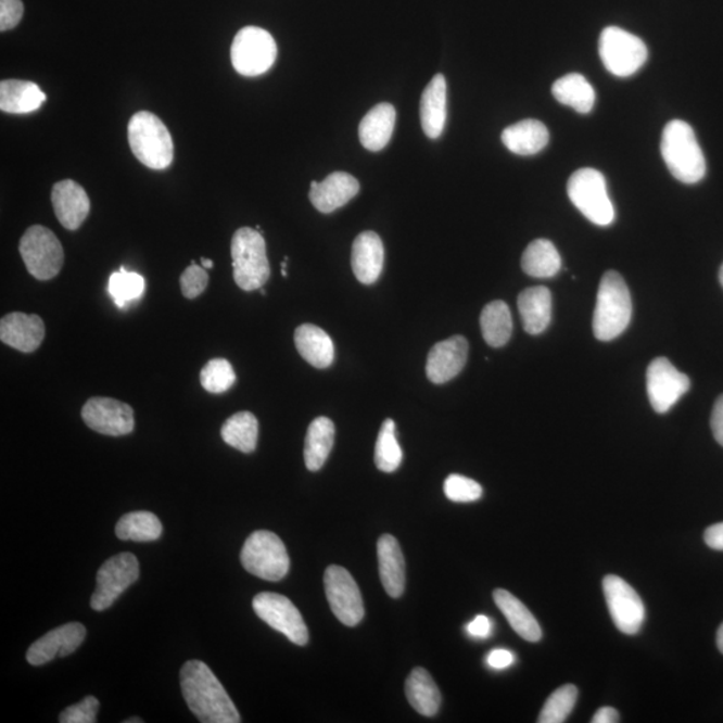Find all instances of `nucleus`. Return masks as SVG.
Returning <instances> with one entry per match:
<instances>
[{"label": "nucleus", "mask_w": 723, "mask_h": 723, "mask_svg": "<svg viewBox=\"0 0 723 723\" xmlns=\"http://www.w3.org/2000/svg\"><path fill=\"white\" fill-rule=\"evenodd\" d=\"M183 699L203 723H239L237 706L217 676L204 662L189 661L180 673Z\"/></svg>", "instance_id": "obj_1"}, {"label": "nucleus", "mask_w": 723, "mask_h": 723, "mask_svg": "<svg viewBox=\"0 0 723 723\" xmlns=\"http://www.w3.org/2000/svg\"><path fill=\"white\" fill-rule=\"evenodd\" d=\"M647 394L654 410L663 415L690 389V380L668 358L654 359L647 369Z\"/></svg>", "instance_id": "obj_15"}, {"label": "nucleus", "mask_w": 723, "mask_h": 723, "mask_svg": "<svg viewBox=\"0 0 723 723\" xmlns=\"http://www.w3.org/2000/svg\"><path fill=\"white\" fill-rule=\"evenodd\" d=\"M378 565L384 589L397 599L405 591V559L397 538L383 535L378 541Z\"/></svg>", "instance_id": "obj_24"}, {"label": "nucleus", "mask_w": 723, "mask_h": 723, "mask_svg": "<svg viewBox=\"0 0 723 723\" xmlns=\"http://www.w3.org/2000/svg\"><path fill=\"white\" fill-rule=\"evenodd\" d=\"M469 344L461 335L435 343L428 355L427 376L435 384L446 383L462 371L468 360Z\"/></svg>", "instance_id": "obj_18"}, {"label": "nucleus", "mask_w": 723, "mask_h": 723, "mask_svg": "<svg viewBox=\"0 0 723 723\" xmlns=\"http://www.w3.org/2000/svg\"><path fill=\"white\" fill-rule=\"evenodd\" d=\"M705 543L711 549L723 550V522L708 528L705 532Z\"/></svg>", "instance_id": "obj_49"}, {"label": "nucleus", "mask_w": 723, "mask_h": 723, "mask_svg": "<svg viewBox=\"0 0 723 723\" xmlns=\"http://www.w3.org/2000/svg\"><path fill=\"white\" fill-rule=\"evenodd\" d=\"M599 54L602 65L612 76L627 78L645 65L647 46L634 34L610 26L601 31Z\"/></svg>", "instance_id": "obj_8"}, {"label": "nucleus", "mask_w": 723, "mask_h": 723, "mask_svg": "<svg viewBox=\"0 0 723 723\" xmlns=\"http://www.w3.org/2000/svg\"><path fill=\"white\" fill-rule=\"evenodd\" d=\"M568 196L591 223L607 227L616 219V210L607 192L605 176L599 170L583 168L570 177Z\"/></svg>", "instance_id": "obj_7"}, {"label": "nucleus", "mask_w": 723, "mask_h": 723, "mask_svg": "<svg viewBox=\"0 0 723 723\" xmlns=\"http://www.w3.org/2000/svg\"><path fill=\"white\" fill-rule=\"evenodd\" d=\"M83 420L94 432L112 437L130 434L135 430L134 409L113 398H90L84 406Z\"/></svg>", "instance_id": "obj_16"}, {"label": "nucleus", "mask_w": 723, "mask_h": 723, "mask_svg": "<svg viewBox=\"0 0 723 723\" xmlns=\"http://www.w3.org/2000/svg\"><path fill=\"white\" fill-rule=\"evenodd\" d=\"M631 317L633 302L622 275L616 271L606 272L600 281L594 314L593 329L596 340H616L627 329Z\"/></svg>", "instance_id": "obj_3"}, {"label": "nucleus", "mask_w": 723, "mask_h": 723, "mask_svg": "<svg viewBox=\"0 0 723 723\" xmlns=\"http://www.w3.org/2000/svg\"><path fill=\"white\" fill-rule=\"evenodd\" d=\"M334 422L327 417H318L309 424L304 442V462L312 472L324 468L334 446Z\"/></svg>", "instance_id": "obj_30"}, {"label": "nucleus", "mask_w": 723, "mask_h": 723, "mask_svg": "<svg viewBox=\"0 0 723 723\" xmlns=\"http://www.w3.org/2000/svg\"><path fill=\"white\" fill-rule=\"evenodd\" d=\"M518 306L528 334L538 335L548 329L553 319V294L547 287H530L522 291Z\"/></svg>", "instance_id": "obj_23"}, {"label": "nucleus", "mask_w": 723, "mask_h": 723, "mask_svg": "<svg viewBox=\"0 0 723 723\" xmlns=\"http://www.w3.org/2000/svg\"><path fill=\"white\" fill-rule=\"evenodd\" d=\"M23 11L22 0H0V30L9 31L18 26Z\"/></svg>", "instance_id": "obj_45"}, {"label": "nucleus", "mask_w": 723, "mask_h": 723, "mask_svg": "<svg viewBox=\"0 0 723 723\" xmlns=\"http://www.w3.org/2000/svg\"><path fill=\"white\" fill-rule=\"evenodd\" d=\"M602 591L618 630L627 635L638 633L645 622V606L636 591L616 575L602 579Z\"/></svg>", "instance_id": "obj_14"}, {"label": "nucleus", "mask_w": 723, "mask_h": 723, "mask_svg": "<svg viewBox=\"0 0 723 723\" xmlns=\"http://www.w3.org/2000/svg\"><path fill=\"white\" fill-rule=\"evenodd\" d=\"M553 94L562 105L578 113L587 114L593 111L596 94L593 86L582 74L572 73L559 78L553 85Z\"/></svg>", "instance_id": "obj_34"}, {"label": "nucleus", "mask_w": 723, "mask_h": 723, "mask_svg": "<svg viewBox=\"0 0 723 723\" xmlns=\"http://www.w3.org/2000/svg\"><path fill=\"white\" fill-rule=\"evenodd\" d=\"M493 599H495L496 606L500 608L503 616L507 618L510 627H512L522 639L532 643L542 639L543 633L541 625H538L535 617L532 616V612L528 610L516 596L508 593V591L498 588L493 593Z\"/></svg>", "instance_id": "obj_31"}, {"label": "nucleus", "mask_w": 723, "mask_h": 723, "mask_svg": "<svg viewBox=\"0 0 723 723\" xmlns=\"http://www.w3.org/2000/svg\"><path fill=\"white\" fill-rule=\"evenodd\" d=\"M200 382L206 392L223 394L237 382V375L227 359H211L200 372Z\"/></svg>", "instance_id": "obj_41"}, {"label": "nucleus", "mask_w": 723, "mask_h": 723, "mask_svg": "<svg viewBox=\"0 0 723 723\" xmlns=\"http://www.w3.org/2000/svg\"><path fill=\"white\" fill-rule=\"evenodd\" d=\"M256 616L269 627L279 631L297 646H306L308 630L302 613L289 598L274 593H262L252 600Z\"/></svg>", "instance_id": "obj_12"}, {"label": "nucleus", "mask_w": 723, "mask_h": 723, "mask_svg": "<svg viewBox=\"0 0 723 723\" xmlns=\"http://www.w3.org/2000/svg\"><path fill=\"white\" fill-rule=\"evenodd\" d=\"M259 437V422L250 411L229 417L221 428V439L227 445L243 453L255 452Z\"/></svg>", "instance_id": "obj_36"}, {"label": "nucleus", "mask_w": 723, "mask_h": 723, "mask_svg": "<svg viewBox=\"0 0 723 723\" xmlns=\"http://www.w3.org/2000/svg\"><path fill=\"white\" fill-rule=\"evenodd\" d=\"M278 46L264 28L246 26L234 37L231 60L234 71L244 77H257L267 73L277 61Z\"/></svg>", "instance_id": "obj_9"}, {"label": "nucleus", "mask_w": 723, "mask_h": 723, "mask_svg": "<svg viewBox=\"0 0 723 723\" xmlns=\"http://www.w3.org/2000/svg\"><path fill=\"white\" fill-rule=\"evenodd\" d=\"M45 334V324L38 315L11 313L0 320V340L21 353L36 352Z\"/></svg>", "instance_id": "obj_20"}, {"label": "nucleus", "mask_w": 723, "mask_h": 723, "mask_svg": "<svg viewBox=\"0 0 723 723\" xmlns=\"http://www.w3.org/2000/svg\"><path fill=\"white\" fill-rule=\"evenodd\" d=\"M446 79L442 74L434 76L421 97L420 117L423 134L435 140L442 135L446 123Z\"/></svg>", "instance_id": "obj_25"}, {"label": "nucleus", "mask_w": 723, "mask_h": 723, "mask_svg": "<svg viewBox=\"0 0 723 723\" xmlns=\"http://www.w3.org/2000/svg\"><path fill=\"white\" fill-rule=\"evenodd\" d=\"M402 449L395 435V422L388 418L382 423L376 444L375 461L377 468L384 473H393L401 467Z\"/></svg>", "instance_id": "obj_38"}, {"label": "nucleus", "mask_w": 723, "mask_h": 723, "mask_svg": "<svg viewBox=\"0 0 723 723\" xmlns=\"http://www.w3.org/2000/svg\"><path fill=\"white\" fill-rule=\"evenodd\" d=\"M720 281H721V284L723 287V264H722V267L720 269Z\"/></svg>", "instance_id": "obj_54"}, {"label": "nucleus", "mask_w": 723, "mask_h": 723, "mask_svg": "<svg viewBox=\"0 0 723 723\" xmlns=\"http://www.w3.org/2000/svg\"><path fill=\"white\" fill-rule=\"evenodd\" d=\"M621 721V716H619V713L616 709L613 708H601L598 711H596L593 723H617Z\"/></svg>", "instance_id": "obj_50"}, {"label": "nucleus", "mask_w": 723, "mask_h": 723, "mask_svg": "<svg viewBox=\"0 0 723 723\" xmlns=\"http://www.w3.org/2000/svg\"><path fill=\"white\" fill-rule=\"evenodd\" d=\"M20 252L27 271L38 280L55 278L65 261L61 241L43 226L27 229L21 239Z\"/></svg>", "instance_id": "obj_10"}, {"label": "nucleus", "mask_w": 723, "mask_h": 723, "mask_svg": "<svg viewBox=\"0 0 723 723\" xmlns=\"http://www.w3.org/2000/svg\"><path fill=\"white\" fill-rule=\"evenodd\" d=\"M711 430L714 439L723 446V394L715 401L713 413H711Z\"/></svg>", "instance_id": "obj_48"}, {"label": "nucleus", "mask_w": 723, "mask_h": 723, "mask_svg": "<svg viewBox=\"0 0 723 723\" xmlns=\"http://www.w3.org/2000/svg\"><path fill=\"white\" fill-rule=\"evenodd\" d=\"M85 638L84 624L77 622L63 624L33 643L26 654L27 662L33 665H42L53 661L56 657L71 656L83 645Z\"/></svg>", "instance_id": "obj_17"}, {"label": "nucleus", "mask_w": 723, "mask_h": 723, "mask_svg": "<svg viewBox=\"0 0 723 723\" xmlns=\"http://www.w3.org/2000/svg\"><path fill=\"white\" fill-rule=\"evenodd\" d=\"M145 289V279L140 274L129 272L124 267H120L119 271L113 272L109 279V294L112 295V300L118 308H124L129 302L140 300Z\"/></svg>", "instance_id": "obj_39"}, {"label": "nucleus", "mask_w": 723, "mask_h": 723, "mask_svg": "<svg viewBox=\"0 0 723 723\" xmlns=\"http://www.w3.org/2000/svg\"><path fill=\"white\" fill-rule=\"evenodd\" d=\"M163 533V524L151 512H130L123 516L116 525V535L120 541L137 543L154 542Z\"/></svg>", "instance_id": "obj_37"}, {"label": "nucleus", "mask_w": 723, "mask_h": 723, "mask_svg": "<svg viewBox=\"0 0 723 723\" xmlns=\"http://www.w3.org/2000/svg\"><path fill=\"white\" fill-rule=\"evenodd\" d=\"M56 219L68 231H77L90 212V199L85 189L73 180L56 182L51 191Z\"/></svg>", "instance_id": "obj_19"}, {"label": "nucleus", "mask_w": 723, "mask_h": 723, "mask_svg": "<svg viewBox=\"0 0 723 723\" xmlns=\"http://www.w3.org/2000/svg\"><path fill=\"white\" fill-rule=\"evenodd\" d=\"M100 710L99 699L86 697L83 702L68 706L60 715L61 723H96Z\"/></svg>", "instance_id": "obj_43"}, {"label": "nucleus", "mask_w": 723, "mask_h": 723, "mask_svg": "<svg viewBox=\"0 0 723 723\" xmlns=\"http://www.w3.org/2000/svg\"><path fill=\"white\" fill-rule=\"evenodd\" d=\"M515 662V656L508 650H503V648H497L490 652V656L486 657V663L491 665L492 669L503 670L509 668Z\"/></svg>", "instance_id": "obj_47"}, {"label": "nucleus", "mask_w": 723, "mask_h": 723, "mask_svg": "<svg viewBox=\"0 0 723 723\" xmlns=\"http://www.w3.org/2000/svg\"><path fill=\"white\" fill-rule=\"evenodd\" d=\"M128 140L131 152L148 168H168L175 157L174 140L163 120L151 112H139L130 118Z\"/></svg>", "instance_id": "obj_4"}, {"label": "nucleus", "mask_w": 723, "mask_h": 723, "mask_svg": "<svg viewBox=\"0 0 723 723\" xmlns=\"http://www.w3.org/2000/svg\"><path fill=\"white\" fill-rule=\"evenodd\" d=\"M142 720L139 719H131V720H126L125 723H142Z\"/></svg>", "instance_id": "obj_53"}, {"label": "nucleus", "mask_w": 723, "mask_h": 723, "mask_svg": "<svg viewBox=\"0 0 723 723\" xmlns=\"http://www.w3.org/2000/svg\"><path fill=\"white\" fill-rule=\"evenodd\" d=\"M716 646H719L720 651L723 654V623L716 633Z\"/></svg>", "instance_id": "obj_51"}, {"label": "nucleus", "mask_w": 723, "mask_h": 723, "mask_svg": "<svg viewBox=\"0 0 723 723\" xmlns=\"http://www.w3.org/2000/svg\"><path fill=\"white\" fill-rule=\"evenodd\" d=\"M482 337L490 346L503 347L512 337L513 321L508 304L495 301L486 304L480 318Z\"/></svg>", "instance_id": "obj_35"}, {"label": "nucleus", "mask_w": 723, "mask_h": 723, "mask_svg": "<svg viewBox=\"0 0 723 723\" xmlns=\"http://www.w3.org/2000/svg\"><path fill=\"white\" fill-rule=\"evenodd\" d=\"M493 623L490 618L479 616L467 625V633L473 638L486 639L492 635Z\"/></svg>", "instance_id": "obj_46"}, {"label": "nucleus", "mask_w": 723, "mask_h": 723, "mask_svg": "<svg viewBox=\"0 0 723 723\" xmlns=\"http://www.w3.org/2000/svg\"><path fill=\"white\" fill-rule=\"evenodd\" d=\"M327 600L338 621L354 627L365 617L364 600L357 582L346 568L330 566L325 572Z\"/></svg>", "instance_id": "obj_13"}, {"label": "nucleus", "mask_w": 723, "mask_h": 723, "mask_svg": "<svg viewBox=\"0 0 723 723\" xmlns=\"http://www.w3.org/2000/svg\"><path fill=\"white\" fill-rule=\"evenodd\" d=\"M444 492L453 503H473L480 500L482 496L479 482L460 474H451L445 480Z\"/></svg>", "instance_id": "obj_42"}, {"label": "nucleus", "mask_w": 723, "mask_h": 723, "mask_svg": "<svg viewBox=\"0 0 723 723\" xmlns=\"http://www.w3.org/2000/svg\"><path fill=\"white\" fill-rule=\"evenodd\" d=\"M48 97L30 80L8 79L0 83V111L26 114L38 111Z\"/></svg>", "instance_id": "obj_27"}, {"label": "nucleus", "mask_w": 723, "mask_h": 723, "mask_svg": "<svg viewBox=\"0 0 723 723\" xmlns=\"http://www.w3.org/2000/svg\"><path fill=\"white\" fill-rule=\"evenodd\" d=\"M295 346L302 358L317 369H327L335 358L331 338L320 327L302 325L295 330Z\"/></svg>", "instance_id": "obj_29"}, {"label": "nucleus", "mask_w": 723, "mask_h": 723, "mask_svg": "<svg viewBox=\"0 0 723 723\" xmlns=\"http://www.w3.org/2000/svg\"><path fill=\"white\" fill-rule=\"evenodd\" d=\"M140 576L139 560L125 553L113 556L103 562L97 573V588L91 596L90 607L94 611H105Z\"/></svg>", "instance_id": "obj_11"}, {"label": "nucleus", "mask_w": 723, "mask_h": 723, "mask_svg": "<svg viewBox=\"0 0 723 723\" xmlns=\"http://www.w3.org/2000/svg\"><path fill=\"white\" fill-rule=\"evenodd\" d=\"M233 279L243 291L261 290L267 283L269 268L266 241L257 229L240 228L231 243Z\"/></svg>", "instance_id": "obj_5"}, {"label": "nucleus", "mask_w": 723, "mask_h": 723, "mask_svg": "<svg viewBox=\"0 0 723 723\" xmlns=\"http://www.w3.org/2000/svg\"><path fill=\"white\" fill-rule=\"evenodd\" d=\"M661 152L670 174L683 183H697L706 175V160L696 134L685 120H670L663 129Z\"/></svg>", "instance_id": "obj_2"}, {"label": "nucleus", "mask_w": 723, "mask_h": 723, "mask_svg": "<svg viewBox=\"0 0 723 723\" xmlns=\"http://www.w3.org/2000/svg\"><path fill=\"white\" fill-rule=\"evenodd\" d=\"M384 262V249L376 232L366 231L354 240L352 267L362 284H375L380 279Z\"/></svg>", "instance_id": "obj_22"}, {"label": "nucleus", "mask_w": 723, "mask_h": 723, "mask_svg": "<svg viewBox=\"0 0 723 723\" xmlns=\"http://www.w3.org/2000/svg\"><path fill=\"white\" fill-rule=\"evenodd\" d=\"M522 271L532 278L556 277L561 268V257L549 240L537 239L527 246L521 257Z\"/></svg>", "instance_id": "obj_33"}, {"label": "nucleus", "mask_w": 723, "mask_h": 723, "mask_svg": "<svg viewBox=\"0 0 723 723\" xmlns=\"http://www.w3.org/2000/svg\"><path fill=\"white\" fill-rule=\"evenodd\" d=\"M210 277L204 267L198 266L192 262L186 271L182 272L180 278L182 295L187 300H194L200 296L208 286Z\"/></svg>", "instance_id": "obj_44"}, {"label": "nucleus", "mask_w": 723, "mask_h": 723, "mask_svg": "<svg viewBox=\"0 0 723 723\" xmlns=\"http://www.w3.org/2000/svg\"><path fill=\"white\" fill-rule=\"evenodd\" d=\"M359 189V182L354 176L335 172L327 176L325 181H312L309 200L321 214H332L357 196Z\"/></svg>", "instance_id": "obj_21"}, {"label": "nucleus", "mask_w": 723, "mask_h": 723, "mask_svg": "<svg viewBox=\"0 0 723 723\" xmlns=\"http://www.w3.org/2000/svg\"><path fill=\"white\" fill-rule=\"evenodd\" d=\"M395 126V109L380 103L366 114L359 124V140L367 151L380 152L392 139Z\"/></svg>", "instance_id": "obj_28"}, {"label": "nucleus", "mask_w": 723, "mask_h": 723, "mask_svg": "<svg viewBox=\"0 0 723 723\" xmlns=\"http://www.w3.org/2000/svg\"><path fill=\"white\" fill-rule=\"evenodd\" d=\"M578 701V688L573 685H565L550 694L548 701L545 702L537 722L541 723H562L571 714Z\"/></svg>", "instance_id": "obj_40"}, {"label": "nucleus", "mask_w": 723, "mask_h": 723, "mask_svg": "<svg viewBox=\"0 0 723 723\" xmlns=\"http://www.w3.org/2000/svg\"><path fill=\"white\" fill-rule=\"evenodd\" d=\"M405 690L407 701L418 713L424 716H433L439 713L441 693L429 671L422 668L413 670L406 681Z\"/></svg>", "instance_id": "obj_32"}, {"label": "nucleus", "mask_w": 723, "mask_h": 723, "mask_svg": "<svg viewBox=\"0 0 723 723\" xmlns=\"http://www.w3.org/2000/svg\"><path fill=\"white\" fill-rule=\"evenodd\" d=\"M201 266H203L205 269H212L214 268V262L211 259H205V257H201Z\"/></svg>", "instance_id": "obj_52"}, {"label": "nucleus", "mask_w": 723, "mask_h": 723, "mask_svg": "<svg viewBox=\"0 0 723 723\" xmlns=\"http://www.w3.org/2000/svg\"><path fill=\"white\" fill-rule=\"evenodd\" d=\"M502 141L510 152L519 156H533L548 145L547 126L537 119H524L508 126L503 131Z\"/></svg>", "instance_id": "obj_26"}, {"label": "nucleus", "mask_w": 723, "mask_h": 723, "mask_svg": "<svg viewBox=\"0 0 723 723\" xmlns=\"http://www.w3.org/2000/svg\"><path fill=\"white\" fill-rule=\"evenodd\" d=\"M245 571L268 582H279L290 570L286 545L269 531H256L246 538L240 554Z\"/></svg>", "instance_id": "obj_6"}]
</instances>
